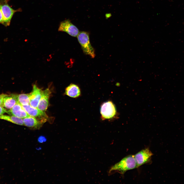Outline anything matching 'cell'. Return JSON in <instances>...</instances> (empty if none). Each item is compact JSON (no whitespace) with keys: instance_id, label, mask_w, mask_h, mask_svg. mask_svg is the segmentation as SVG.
<instances>
[{"instance_id":"cell-19","label":"cell","mask_w":184,"mask_h":184,"mask_svg":"<svg viewBox=\"0 0 184 184\" xmlns=\"http://www.w3.org/2000/svg\"><path fill=\"white\" fill-rule=\"evenodd\" d=\"M0 23L3 24V19L2 14L0 7Z\"/></svg>"},{"instance_id":"cell-2","label":"cell","mask_w":184,"mask_h":184,"mask_svg":"<svg viewBox=\"0 0 184 184\" xmlns=\"http://www.w3.org/2000/svg\"><path fill=\"white\" fill-rule=\"evenodd\" d=\"M77 37L84 53L94 58L95 56V51L90 42L89 33L86 31H80Z\"/></svg>"},{"instance_id":"cell-13","label":"cell","mask_w":184,"mask_h":184,"mask_svg":"<svg viewBox=\"0 0 184 184\" xmlns=\"http://www.w3.org/2000/svg\"><path fill=\"white\" fill-rule=\"evenodd\" d=\"M65 94L71 97L76 98L80 95L81 91L78 86L74 84H71L66 88Z\"/></svg>"},{"instance_id":"cell-17","label":"cell","mask_w":184,"mask_h":184,"mask_svg":"<svg viewBox=\"0 0 184 184\" xmlns=\"http://www.w3.org/2000/svg\"><path fill=\"white\" fill-rule=\"evenodd\" d=\"M6 95L4 94H2L0 95V106L3 107V98Z\"/></svg>"},{"instance_id":"cell-6","label":"cell","mask_w":184,"mask_h":184,"mask_svg":"<svg viewBox=\"0 0 184 184\" xmlns=\"http://www.w3.org/2000/svg\"><path fill=\"white\" fill-rule=\"evenodd\" d=\"M22 106L30 116L39 119L44 123L47 121L48 117L45 112L41 111L36 108L33 107L29 104Z\"/></svg>"},{"instance_id":"cell-9","label":"cell","mask_w":184,"mask_h":184,"mask_svg":"<svg viewBox=\"0 0 184 184\" xmlns=\"http://www.w3.org/2000/svg\"><path fill=\"white\" fill-rule=\"evenodd\" d=\"M6 113L9 115L22 118L30 116L19 103L15 105L11 109H7Z\"/></svg>"},{"instance_id":"cell-10","label":"cell","mask_w":184,"mask_h":184,"mask_svg":"<svg viewBox=\"0 0 184 184\" xmlns=\"http://www.w3.org/2000/svg\"><path fill=\"white\" fill-rule=\"evenodd\" d=\"M51 92L49 88L43 90L41 98L37 108L40 110L45 112L47 109L49 102V99Z\"/></svg>"},{"instance_id":"cell-8","label":"cell","mask_w":184,"mask_h":184,"mask_svg":"<svg viewBox=\"0 0 184 184\" xmlns=\"http://www.w3.org/2000/svg\"><path fill=\"white\" fill-rule=\"evenodd\" d=\"M43 90L36 85L33 86L32 90L30 93L29 105L32 107L37 108L41 98Z\"/></svg>"},{"instance_id":"cell-16","label":"cell","mask_w":184,"mask_h":184,"mask_svg":"<svg viewBox=\"0 0 184 184\" xmlns=\"http://www.w3.org/2000/svg\"><path fill=\"white\" fill-rule=\"evenodd\" d=\"M38 141L39 143H43L45 142L47 140L46 137L43 136H41L38 138Z\"/></svg>"},{"instance_id":"cell-14","label":"cell","mask_w":184,"mask_h":184,"mask_svg":"<svg viewBox=\"0 0 184 184\" xmlns=\"http://www.w3.org/2000/svg\"><path fill=\"white\" fill-rule=\"evenodd\" d=\"M0 119L4 120L18 125H24L22 118L14 116L2 115L0 116Z\"/></svg>"},{"instance_id":"cell-5","label":"cell","mask_w":184,"mask_h":184,"mask_svg":"<svg viewBox=\"0 0 184 184\" xmlns=\"http://www.w3.org/2000/svg\"><path fill=\"white\" fill-rule=\"evenodd\" d=\"M58 30L65 32L74 37H77L79 32L78 29L69 19L61 21L60 23Z\"/></svg>"},{"instance_id":"cell-15","label":"cell","mask_w":184,"mask_h":184,"mask_svg":"<svg viewBox=\"0 0 184 184\" xmlns=\"http://www.w3.org/2000/svg\"><path fill=\"white\" fill-rule=\"evenodd\" d=\"M30 93L17 95L18 103L22 106L29 105L30 102Z\"/></svg>"},{"instance_id":"cell-12","label":"cell","mask_w":184,"mask_h":184,"mask_svg":"<svg viewBox=\"0 0 184 184\" xmlns=\"http://www.w3.org/2000/svg\"><path fill=\"white\" fill-rule=\"evenodd\" d=\"M18 103L17 94H6L3 98V107L9 110Z\"/></svg>"},{"instance_id":"cell-3","label":"cell","mask_w":184,"mask_h":184,"mask_svg":"<svg viewBox=\"0 0 184 184\" xmlns=\"http://www.w3.org/2000/svg\"><path fill=\"white\" fill-rule=\"evenodd\" d=\"M9 0H0V7L3 19V25L6 27L10 25L11 19L15 13L22 11L21 8L17 10L13 9L8 3Z\"/></svg>"},{"instance_id":"cell-11","label":"cell","mask_w":184,"mask_h":184,"mask_svg":"<svg viewBox=\"0 0 184 184\" xmlns=\"http://www.w3.org/2000/svg\"><path fill=\"white\" fill-rule=\"evenodd\" d=\"M23 120L24 125L34 130L40 129L44 123L40 120L30 116L24 118Z\"/></svg>"},{"instance_id":"cell-1","label":"cell","mask_w":184,"mask_h":184,"mask_svg":"<svg viewBox=\"0 0 184 184\" xmlns=\"http://www.w3.org/2000/svg\"><path fill=\"white\" fill-rule=\"evenodd\" d=\"M137 168L134 156L128 155L123 158L120 161L112 166L109 172L112 171L119 172L124 174L126 171Z\"/></svg>"},{"instance_id":"cell-4","label":"cell","mask_w":184,"mask_h":184,"mask_svg":"<svg viewBox=\"0 0 184 184\" xmlns=\"http://www.w3.org/2000/svg\"><path fill=\"white\" fill-rule=\"evenodd\" d=\"M100 112L103 120L114 118L117 114V110L114 104L111 101L104 102L101 105Z\"/></svg>"},{"instance_id":"cell-18","label":"cell","mask_w":184,"mask_h":184,"mask_svg":"<svg viewBox=\"0 0 184 184\" xmlns=\"http://www.w3.org/2000/svg\"><path fill=\"white\" fill-rule=\"evenodd\" d=\"M7 110L3 107L0 106V116L5 112H7Z\"/></svg>"},{"instance_id":"cell-7","label":"cell","mask_w":184,"mask_h":184,"mask_svg":"<svg viewBox=\"0 0 184 184\" xmlns=\"http://www.w3.org/2000/svg\"><path fill=\"white\" fill-rule=\"evenodd\" d=\"M153 155L148 148H147L134 155L137 168L148 162Z\"/></svg>"}]
</instances>
